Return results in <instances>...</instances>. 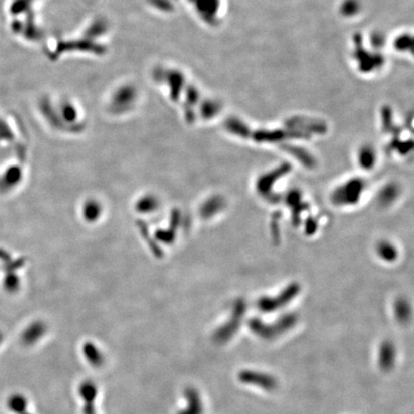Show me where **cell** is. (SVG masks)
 Listing matches in <instances>:
<instances>
[{"instance_id":"1","label":"cell","mask_w":414,"mask_h":414,"mask_svg":"<svg viewBox=\"0 0 414 414\" xmlns=\"http://www.w3.org/2000/svg\"><path fill=\"white\" fill-rule=\"evenodd\" d=\"M297 317L293 313H288L281 316L274 324H266L259 318L250 320L249 326L253 333L265 340H273L281 334L291 330L296 324Z\"/></svg>"},{"instance_id":"2","label":"cell","mask_w":414,"mask_h":414,"mask_svg":"<svg viewBox=\"0 0 414 414\" xmlns=\"http://www.w3.org/2000/svg\"><path fill=\"white\" fill-rule=\"evenodd\" d=\"M244 312H245L244 303L241 300H239L234 306L231 319H229L216 332V335H215L216 341H218L219 343H225L229 339H231L233 335L238 331V329L241 326Z\"/></svg>"},{"instance_id":"3","label":"cell","mask_w":414,"mask_h":414,"mask_svg":"<svg viewBox=\"0 0 414 414\" xmlns=\"http://www.w3.org/2000/svg\"><path fill=\"white\" fill-rule=\"evenodd\" d=\"M239 380L243 384L254 385L270 391L277 387V381L273 376L254 370H242L239 374Z\"/></svg>"},{"instance_id":"4","label":"cell","mask_w":414,"mask_h":414,"mask_svg":"<svg viewBox=\"0 0 414 414\" xmlns=\"http://www.w3.org/2000/svg\"><path fill=\"white\" fill-rule=\"evenodd\" d=\"M298 293L297 286H291L284 293H281L277 298H262L258 302V308L264 313H272L279 310L286 304L289 303Z\"/></svg>"},{"instance_id":"5","label":"cell","mask_w":414,"mask_h":414,"mask_svg":"<svg viewBox=\"0 0 414 414\" xmlns=\"http://www.w3.org/2000/svg\"><path fill=\"white\" fill-rule=\"evenodd\" d=\"M396 361V349L394 344L385 341L379 350V365L383 371H390L393 368Z\"/></svg>"},{"instance_id":"6","label":"cell","mask_w":414,"mask_h":414,"mask_svg":"<svg viewBox=\"0 0 414 414\" xmlns=\"http://www.w3.org/2000/svg\"><path fill=\"white\" fill-rule=\"evenodd\" d=\"M395 314L400 322H407L410 318V307L408 303L404 300H398L395 304Z\"/></svg>"},{"instance_id":"7","label":"cell","mask_w":414,"mask_h":414,"mask_svg":"<svg viewBox=\"0 0 414 414\" xmlns=\"http://www.w3.org/2000/svg\"><path fill=\"white\" fill-rule=\"evenodd\" d=\"M188 399H189V407L185 411V413L202 414V401H201V398L199 397V394L197 393L195 390H189Z\"/></svg>"}]
</instances>
